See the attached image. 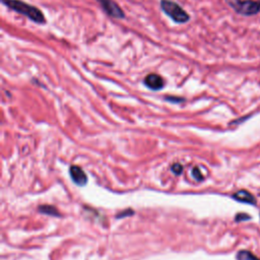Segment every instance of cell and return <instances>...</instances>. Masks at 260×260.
<instances>
[{"instance_id":"obj_1","label":"cell","mask_w":260,"mask_h":260,"mask_svg":"<svg viewBox=\"0 0 260 260\" xmlns=\"http://www.w3.org/2000/svg\"><path fill=\"white\" fill-rule=\"evenodd\" d=\"M1 2L9 9L26 16L38 24H44L46 22L43 11L40 10L37 6L23 2L21 0H1Z\"/></svg>"},{"instance_id":"obj_2","label":"cell","mask_w":260,"mask_h":260,"mask_svg":"<svg viewBox=\"0 0 260 260\" xmlns=\"http://www.w3.org/2000/svg\"><path fill=\"white\" fill-rule=\"evenodd\" d=\"M161 8L176 23H185L190 19V15L178 3L172 0H161Z\"/></svg>"},{"instance_id":"obj_3","label":"cell","mask_w":260,"mask_h":260,"mask_svg":"<svg viewBox=\"0 0 260 260\" xmlns=\"http://www.w3.org/2000/svg\"><path fill=\"white\" fill-rule=\"evenodd\" d=\"M237 13L250 16L260 12V0H226Z\"/></svg>"},{"instance_id":"obj_4","label":"cell","mask_w":260,"mask_h":260,"mask_svg":"<svg viewBox=\"0 0 260 260\" xmlns=\"http://www.w3.org/2000/svg\"><path fill=\"white\" fill-rule=\"evenodd\" d=\"M97 1L100 3V5L104 9V11L111 17H114V18H124L125 17L124 11L121 9V7L116 2L113 1V0H97Z\"/></svg>"},{"instance_id":"obj_5","label":"cell","mask_w":260,"mask_h":260,"mask_svg":"<svg viewBox=\"0 0 260 260\" xmlns=\"http://www.w3.org/2000/svg\"><path fill=\"white\" fill-rule=\"evenodd\" d=\"M143 82L149 89H151L153 91H160L164 88V85H165L164 78L157 73L148 74L146 77H144Z\"/></svg>"},{"instance_id":"obj_6","label":"cell","mask_w":260,"mask_h":260,"mask_svg":"<svg viewBox=\"0 0 260 260\" xmlns=\"http://www.w3.org/2000/svg\"><path fill=\"white\" fill-rule=\"evenodd\" d=\"M69 173H70L71 179L74 181L75 184H77V185H85V183L88 182V177H86L83 170L80 169L79 167L71 166L70 169H69Z\"/></svg>"},{"instance_id":"obj_7","label":"cell","mask_w":260,"mask_h":260,"mask_svg":"<svg viewBox=\"0 0 260 260\" xmlns=\"http://www.w3.org/2000/svg\"><path fill=\"white\" fill-rule=\"evenodd\" d=\"M233 197L240 202H244V204H249V205H255L256 204V199L254 198V196L246 191V190H240L238 192H236Z\"/></svg>"},{"instance_id":"obj_8","label":"cell","mask_w":260,"mask_h":260,"mask_svg":"<svg viewBox=\"0 0 260 260\" xmlns=\"http://www.w3.org/2000/svg\"><path fill=\"white\" fill-rule=\"evenodd\" d=\"M238 259L239 260H260L253 254H251L248 251H241L238 253Z\"/></svg>"},{"instance_id":"obj_9","label":"cell","mask_w":260,"mask_h":260,"mask_svg":"<svg viewBox=\"0 0 260 260\" xmlns=\"http://www.w3.org/2000/svg\"><path fill=\"white\" fill-rule=\"evenodd\" d=\"M40 211L47 215H52V216L58 215V212H57L53 207H40Z\"/></svg>"},{"instance_id":"obj_10","label":"cell","mask_w":260,"mask_h":260,"mask_svg":"<svg viewBox=\"0 0 260 260\" xmlns=\"http://www.w3.org/2000/svg\"><path fill=\"white\" fill-rule=\"evenodd\" d=\"M172 171L174 172L175 174L179 175V174H181L182 171H183V167L180 164H174L172 166Z\"/></svg>"},{"instance_id":"obj_11","label":"cell","mask_w":260,"mask_h":260,"mask_svg":"<svg viewBox=\"0 0 260 260\" xmlns=\"http://www.w3.org/2000/svg\"><path fill=\"white\" fill-rule=\"evenodd\" d=\"M192 175H193V177H194L196 180H198V181L202 180V178H204V177H202L201 173H200V171H199L198 168H195V169L192 170Z\"/></svg>"},{"instance_id":"obj_12","label":"cell","mask_w":260,"mask_h":260,"mask_svg":"<svg viewBox=\"0 0 260 260\" xmlns=\"http://www.w3.org/2000/svg\"><path fill=\"white\" fill-rule=\"evenodd\" d=\"M250 219L247 215H238L237 216V221H242V220H248Z\"/></svg>"},{"instance_id":"obj_13","label":"cell","mask_w":260,"mask_h":260,"mask_svg":"<svg viewBox=\"0 0 260 260\" xmlns=\"http://www.w3.org/2000/svg\"><path fill=\"white\" fill-rule=\"evenodd\" d=\"M167 100H169V101H176V102L183 101V99H173V98H167Z\"/></svg>"}]
</instances>
